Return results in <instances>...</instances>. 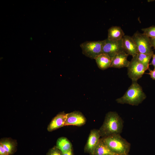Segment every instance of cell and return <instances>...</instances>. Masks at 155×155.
<instances>
[{
	"label": "cell",
	"instance_id": "obj_1",
	"mask_svg": "<svg viewBox=\"0 0 155 155\" xmlns=\"http://www.w3.org/2000/svg\"><path fill=\"white\" fill-rule=\"evenodd\" d=\"M123 127V121L116 112L110 111L106 115L103 123L99 130L102 137L120 134Z\"/></svg>",
	"mask_w": 155,
	"mask_h": 155
},
{
	"label": "cell",
	"instance_id": "obj_2",
	"mask_svg": "<svg viewBox=\"0 0 155 155\" xmlns=\"http://www.w3.org/2000/svg\"><path fill=\"white\" fill-rule=\"evenodd\" d=\"M146 96L142 87L137 82H132L124 95L116 100L117 102L121 104H128L137 106L146 98Z\"/></svg>",
	"mask_w": 155,
	"mask_h": 155
},
{
	"label": "cell",
	"instance_id": "obj_3",
	"mask_svg": "<svg viewBox=\"0 0 155 155\" xmlns=\"http://www.w3.org/2000/svg\"><path fill=\"white\" fill-rule=\"evenodd\" d=\"M109 149L117 155H128L131 144L120 134H114L101 138Z\"/></svg>",
	"mask_w": 155,
	"mask_h": 155
},
{
	"label": "cell",
	"instance_id": "obj_4",
	"mask_svg": "<svg viewBox=\"0 0 155 155\" xmlns=\"http://www.w3.org/2000/svg\"><path fill=\"white\" fill-rule=\"evenodd\" d=\"M103 41H86L81 43L80 46L83 54L91 59L102 53Z\"/></svg>",
	"mask_w": 155,
	"mask_h": 155
},
{
	"label": "cell",
	"instance_id": "obj_5",
	"mask_svg": "<svg viewBox=\"0 0 155 155\" xmlns=\"http://www.w3.org/2000/svg\"><path fill=\"white\" fill-rule=\"evenodd\" d=\"M127 68L128 75L132 82H137L149 68L139 62L135 56L133 57Z\"/></svg>",
	"mask_w": 155,
	"mask_h": 155
},
{
	"label": "cell",
	"instance_id": "obj_6",
	"mask_svg": "<svg viewBox=\"0 0 155 155\" xmlns=\"http://www.w3.org/2000/svg\"><path fill=\"white\" fill-rule=\"evenodd\" d=\"M132 37L136 44L139 53L149 54L153 52L151 39L146 35L137 31Z\"/></svg>",
	"mask_w": 155,
	"mask_h": 155
},
{
	"label": "cell",
	"instance_id": "obj_7",
	"mask_svg": "<svg viewBox=\"0 0 155 155\" xmlns=\"http://www.w3.org/2000/svg\"><path fill=\"white\" fill-rule=\"evenodd\" d=\"M103 41L102 53L108 55L111 58L117 54L124 51L122 39L118 41H112L107 38Z\"/></svg>",
	"mask_w": 155,
	"mask_h": 155
},
{
	"label": "cell",
	"instance_id": "obj_8",
	"mask_svg": "<svg viewBox=\"0 0 155 155\" xmlns=\"http://www.w3.org/2000/svg\"><path fill=\"white\" fill-rule=\"evenodd\" d=\"M86 119L83 114L79 111H74L67 113L64 126L75 125L81 126L86 123Z\"/></svg>",
	"mask_w": 155,
	"mask_h": 155
},
{
	"label": "cell",
	"instance_id": "obj_9",
	"mask_svg": "<svg viewBox=\"0 0 155 155\" xmlns=\"http://www.w3.org/2000/svg\"><path fill=\"white\" fill-rule=\"evenodd\" d=\"M100 137L99 130L94 129L91 130L84 147V152L91 155H93Z\"/></svg>",
	"mask_w": 155,
	"mask_h": 155
},
{
	"label": "cell",
	"instance_id": "obj_10",
	"mask_svg": "<svg viewBox=\"0 0 155 155\" xmlns=\"http://www.w3.org/2000/svg\"><path fill=\"white\" fill-rule=\"evenodd\" d=\"M122 43L124 51L129 55L134 57L139 53L136 44L132 36L125 35L122 39Z\"/></svg>",
	"mask_w": 155,
	"mask_h": 155
},
{
	"label": "cell",
	"instance_id": "obj_11",
	"mask_svg": "<svg viewBox=\"0 0 155 155\" xmlns=\"http://www.w3.org/2000/svg\"><path fill=\"white\" fill-rule=\"evenodd\" d=\"M128 55L124 51L117 54L111 58L110 67L117 68L127 67L130 62L127 59Z\"/></svg>",
	"mask_w": 155,
	"mask_h": 155
},
{
	"label": "cell",
	"instance_id": "obj_12",
	"mask_svg": "<svg viewBox=\"0 0 155 155\" xmlns=\"http://www.w3.org/2000/svg\"><path fill=\"white\" fill-rule=\"evenodd\" d=\"M66 115L64 112L58 114L49 123L47 127L48 131H52L64 126Z\"/></svg>",
	"mask_w": 155,
	"mask_h": 155
},
{
	"label": "cell",
	"instance_id": "obj_13",
	"mask_svg": "<svg viewBox=\"0 0 155 155\" xmlns=\"http://www.w3.org/2000/svg\"><path fill=\"white\" fill-rule=\"evenodd\" d=\"M108 38L112 41L121 40L125 35L121 27L119 26H113L108 30Z\"/></svg>",
	"mask_w": 155,
	"mask_h": 155
},
{
	"label": "cell",
	"instance_id": "obj_14",
	"mask_svg": "<svg viewBox=\"0 0 155 155\" xmlns=\"http://www.w3.org/2000/svg\"><path fill=\"white\" fill-rule=\"evenodd\" d=\"M98 68L104 70L110 67L111 58L107 54L102 53L95 59Z\"/></svg>",
	"mask_w": 155,
	"mask_h": 155
},
{
	"label": "cell",
	"instance_id": "obj_15",
	"mask_svg": "<svg viewBox=\"0 0 155 155\" xmlns=\"http://www.w3.org/2000/svg\"><path fill=\"white\" fill-rule=\"evenodd\" d=\"M56 146L61 153L72 149L71 143L66 137H60L57 139Z\"/></svg>",
	"mask_w": 155,
	"mask_h": 155
},
{
	"label": "cell",
	"instance_id": "obj_16",
	"mask_svg": "<svg viewBox=\"0 0 155 155\" xmlns=\"http://www.w3.org/2000/svg\"><path fill=\"white\" fill-rule=\"evenodd\" d=\"M93 155H117L103 143L101 138L94 150Z\"/></svg>",
	"mask_w": 155,
	"mask_h": 155
},
{
	"label": "cell",
	"instance_id": "obj_17",
	"mask_svg": "<svg viewBox=\"0 0 155 155\" xmlns=\"http://www.w3.org/2000/svg\"><path fill=\"white\" fill-rule=\"evenodd\" d=\"M154 54L153 52L149 54L138 53L135 56L139 62L149 67V62Z\"/></svg>",
	"mask_w": 155,
	"mask_h": 155
},
{
	"label": "cell",
	"instance_id": "obj_18",
	"mask_svg": "<svg viewBox=\"0 0 155 155\" xmlns=\"http://www.w3.org/2000/svg\"><path fill=\"white\" fill-rule=\"evenodd\" d=\"M0 143L2 144L9 155L12 154L15 147V142L11 140L5 139L1 140Z\"/></svg>",
	"mask_w": 155,
	"mask_h": 155
},
{
	"label": "cell",
	"instance_id": "obj_19",
	"mask_svg": "<svg viewBox=\"0 0 155 155\" xmlns=\"http://www.w3.org/2000/svg\"><path fill=\"white\" fill-rule=\"evenodd\" d=\"M143 33L150 38H155V26H153L148 28L142 29Z\"/></svg>",
	"mask_w": 155,
	"mask_h": 155
},
{
	"label": "cell",
	"instance_id": "obj_20",
	"mask_svg": "<svg viewBox=\"0 0 155 155\" xmlns=\"http://www.w3.org/2000/svg\"><path fill=\"white\" fill-rule=\"evenodd\" d=\"M61 151L56 146H54L49 152L48 155H61Z\"/></svg>",
	"mask_w": 155,
	"mask_h": 155
},
{
	"label": "cell",
	"instance_id": "obj_21",
	"mask_svg": "<svg viewBox=\"0 0 155 155\" xmlns=\"http://www.w3.org/2000/svg\"><path fill=\"white\" fill-rule=\"evenodd\" d=\"M8 155L2 144L0 143V155Z\"/></svg>",
	"mask_w": 155,
	"mask_h": 155
},
{
	"label": "cell",
	"instance_id": "obj_22",
	"mask_svg": "<svg viewBox=\"0 0 155 155\" xmlns=\"http://www.w3.org/2000/svg\"><path fill=\"white\" fill-rule=\"evenodd\" d=\"M149 72L148 74L150 75L151 78L155 80V68L152 70L150 69H149Z\"/></svg>",
	"mask_w": 155,
	"mask_h": 155
},
{
	"label": "cell",
	"instance_id": "obj_23",
	"mask_svg": "<svg viewBox=\"0 0 155 155\" xmlns=\"http://www.w3.org/2000/svg\"><path fill=\"white\" fill-rule=\"evenodd\" d=\"M61 153V155H73L72 149L67 152Z\"/></svg>",
	"mask_w": 155,
	"mask_h": 155
},
{
	"label": "cell",
	"instance_id": "obj_24",
	"mask_svg": "<svg viewBox=\"0 0 155 155\" xmlns=\"http://www.w3.org/2000/svg\"><path fill=\"white\" fill-rule=\"evenodd\" d=\"M152 59L151 63L149 64V65H152L154 67V68H155V54H154L152 56Z\"/></svg>",
	"mask_w": 155,
	"mask_h": 155
},
{
	"label": "cell",
	"instance_id": "obj_25",
	"mask_svg": "<svg viewBox=\"0 0 155 155\" xmlns=\"http://www.w3.org/2000/svg\"><path fill=\"white\" fill-rule=\"evenodd\" d=\"M150 39L152 47H153L155 49V38H150Z\"/></svg>",
	"mask_w": 155,
	"mask_h": 155
},
{
	"label": "cell",
	"instance_id": "obj_26",
	"mask_svg": "<svg viewBox=\"0 0 155 155\" xmlns=\"http://www.w3.org/2000/svg\"><path fill=\"white\" fill-rule=\"evenodd\" d=\"M128 155H129V154Z\"/></svg>",
	"mask_w": 155,
	"mask_h": 155
}]
</instances>
